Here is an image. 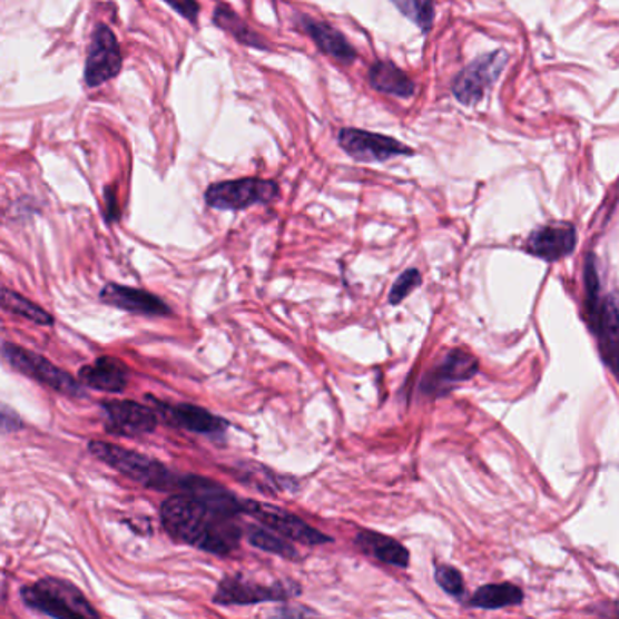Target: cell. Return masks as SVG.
<instances>
[{"label":"cell","instance_id":"6da1fadb","mask_svg":"<svg viewBox=\"0 0 619 619\" xmlns=\"http://www.w3.org/2000/svg\"><path fill=\"white\" fill-rule=\"evenodd\" d=\"M242 514V500L206 478L195 491L175 494L160 507L164 531L173 540L218 556L232 554L240 543Z\"/></svg>","mask_w":619,"mask_h":619},{"label":"cell","instance_id":"7a4b0ae2","mask_svg":"<svg viewBox=\"0 0 619 619\" xmlns=\"http://www.w3.org/2000/svg\"><path fill=\"white\" fill-rule=\"evenodd\" d=\"M88 451L109 468L153 491H175V489H183L186 492L195 491L204 482V478L177 474L153 458L144 456L140 452L129 451L120 445H114V443L91 440L88 443Z\"/></svg>","mask_w":619,"mask_h":619},{"label":"cell","instance_id":"3957f363","mask_svg":"<svg viewBox=\"0 0 619 619\" xmlns=\"http://www.w3.org/2000/svg\"><path fill=\"white\" fill-rule=\"evenodd\" d=\"M20 600L26 607L51 618L97 619L99 612L89 603L79 587L60 578H42L31 586L22 587Z\"/></svg>","mask_w":619,"mask_h":619},{"label":"cell","instance_id":"277c9868","mask_svg":"<svg viewBox=\"0 0 619 619\" xmlns=\"http://www.w3.org/2000/svg\"><path fill=\"white\" fill-rule=\"evenodd\" d=\"M2 356L11 367L17 369L20 374L28 379L53 389L57 393L65 394L69 399H86V385L80 380H75L71 374L66 373L65 369H59L51 364L50 360L24 350L20 345L4 342L2 344Z\"/></svg>","mask_w":619,"mask_h":619},{"label":"cell","instance_id":"5b68a950","mask_svg":"<svg viewBox=\"0 0 619 619\" xmlns=\"http://www.w3.org/2000/svg\"><path fill=\"white\" fill-rule=\"evenodd\" d=\"M302 595V586L295 580L276 581L271 586H261L246 580L240 574L226 576L218 583L213 603L220 607H242V605L264 603V601H287Z\"/></svg>","mask_w":619,"mask_h":619},{"label":"cell","instance_id":"8992f818","mask_svg":"<svg viewBox=\"0 0 619 619\" xmlns=\"http://www.w3.org/2000/svg\"><path fill=\"white\" fill-rule=\"evenodd\" d=\"M281 195V186L275 180L240 178L207 187L206 204L218 212H242L255 204H269Z\"/></svg>","mask_w":619,"mask_h":619},{"label":"cell","instance_id":"52a82bcc","mask_svg":"<svg viewBox=\"0 0 619 619\" xmlns=\"http://www.w3.org/2000/svg\"><path fill=\"white\" fill-rule=\"evenodd\" d=\"M242 509L247 517L255 518L261 525L267 527L276 534L284 536L289 541L302 543V546L318 547L331 543L333 538L320 532L315 527H311L307 521L291 514L289 511L281 507L269 505V503L255 502V500H242Z\"/></svg>","mask_w":619,"mask_h":619},{"label":"cell","instance_id":"ba28073f","mask_svg":"<svg viewBox=\"0 0 619 619\" xmlns=\"http://www.w3.org/2000/svg\"><path fill=\"white\" fill-rule=\"evenodd\" d=\"M122 71V51L109 26H95L86 57L85 82L88 88H99Z\"/></svg>","mask_w":619,"mask_h":619},{"label":"cell","instance_id":"9c48e42d","mask_svg":"<svg viewBox=\"0 0 619 619\" xmlns=\"http://www.w3.org/2000/svg\"><path fill=\"white\" fill-rule=\"evenodd\" d=\"M507 62L509 55L503 50L482 55L458 75L456 80L452 82V94L463 106H474L482 100L485 89L500 79Z\"/></svg>","mask_w":619,"mask_h":619},{"label":"cell","instance_id":"30bf717a","mask_svg":"<svg viewBox=\"0 0 619 619\" xmlns=\"http://www.w3.org/2000/svg\"><path fill=\"white\" fill-rule=\"evenodd\" d=\"M338 144L340 148L358 163H385L389 158L413 155V149L399 143L396 138L371 134L364 129H340Z\"/></svg>","mask_w":619,"mask_h":619},{"label":"cell","instance_id":"8fae6325","mask_svg":"<svg viewBox=\"0 0 619 619\" xmlns=\"http://www.w3.org/2000/svg\"><path fill=\"white\" fill-rule=\"evenodd\" d=\"M106 413V431L124 438L151 434L158 425L157 411L131 400H108L100 403Z\"/></svg>","mask_w":619,"mask_h":619},{"label":"cell","instance_id":"7c38bea8","mask_svg":"<svg viewBox=\"0 0 619 619\" xmlns=\"http://www.w3.org/2000/svg\"><path fill=\"white\" fill-rule=\"evenodd\" d=\"M589 320L598 336L601 358L619 376V293H610L590 307Z\"/></svg>","mask_w":619,"mask_h":619},{"label":"cell","instance_id":"4fadbf2b","mask_svg":"<svg viewBox=\"0 0 619 619\" xmlns=\"http://www.w3.org/2000/svg\"><path fill=\"white\" fill-rule=\"evenodd\" d=\"M478 369H480L478 360L472 354H469L468 351H449L445 354V358L431 373L425 374V379L422 380V387L420 389H422L423 394L438 399V396L449 393L460 382H468V380L474 379Z\"/></svg>","mask_w":619,"mask_h":619},{"label":"cell","instance_id":"5bb4252c","mask_svg":"<svg viewBox=\"0 0 619 619\" xmlns=\"http://www.w3.org/2000/svg\"><path fill=\"white\" fill-rule=\"evenodd\" d=\"M151 405L157 411L158 419L168 423L171 428L184 429L189 433L197 434H218L226 431L229 423L220 416L209 413L206 409L197 407L191 403H168L153 399Z\"/></svg>","mask_w":619,"mask_h":619},{"label":"cell","instance_id":"9a60e30c","mask_svg":"<svg viewBox=\"0 0 619 619\" xmlns=\"http://www.w3.org/2000/svg\"><path fill=\"white\" fill-rule=\"evenodd\" d=\"M99 298L102 304L111 305L131 315L171 316L173 313L171 307L163 298H158L149 291L135 289L120 284L104 285Z\"/></svg>","mask_w":619,"mask_h":619},{"label":"cell","instance_id":"2e32d148","mask_svg":"<svg viewBox=\"0 0 619 619\" xmlns=\"http://www.w3.org/2000/svg\"><path fill=\"white\" fill-rule=\"evenodd\" d=\"M576 227L570 224H556V226H546L536 229L529 240H527L525 249L532 256H538L541 261L558 262L566 258L576 249Z\"/></svg>","mask_w":619,"mask_h":619},{"label":"cell","instance_id":"e0dca14e","mask_svg":"<svg viewBox=\"0 0 619 619\" xmlns=\"http://www.w3.org/2000/svg\"><path fill=\"white\" fill-rule=\"evenodd\" d=\"M296 28L304 31L315 42L316 48L327 57H333L344 65H351L353 60H356V51L350 45V40L345 39L344 35L335 28H331L327 22L311 19L310 16H298Z\"/></svg>","mask_w":619,"mask_h":619},{"label":"cell","instance_id":"ac0fdd59","mask_svg":"<svg viewBox=\"0 0 619 619\" xmlns=\"http://www.w3.org/2000/svg\"><path fill=\"white\" fill-rule=\"evenodd\" d=\"M79 380L86 387L102 393H122L129 384V371L124 362L114 356H100L94 364L79 371Z\"/></svg>","mask_w":619,"mask_h":619},{"label":"cell","instance_id":"d6986e66","mask_svg":"<svg viewBox=\"0 0 619 619\" xmlns=\"http://www.w3.org/2000/svg\"><path fill=\"white\" fill-rule=\"evenodd\" d=\"M354 541L360 547V551L373 556L374 560L387 563V566L399 567V569L409 567L411 554L400 541L394 540L391 536L374 531H360Z\"/></svg>","mask_w":619,"mask_h":619},{"label":"cell","instance_id":"ffe728a7","mask_svg":"<svg viewBox=\"0 0 619 619\" xmlns=\"http://www.w3.org/2000/svg\"><path fill=\"white\" fill-rule=\"evenodd\" d=\"M369 82L380 94L399 97V99H411L416 94V85L403 73L399 66L387 60L374 62L369 71Z\"/></svg>","mask_w":619,"mask_h":619},{"label":"cell","instance_id":"44dd1931","mask_svg":"<svg viewBox=\"0 0 619 619\" xmlns=\"http://www.w3.org/2000/svg\"><path fill=\"white\" fill-rule=\"evenodd\" d=\"M213 22L226 31V33L232 35L233 39L240 45L249 46V48H256V50H271L267 40L261 35L256 33L247 26L246 20H242L240 17L236 16L232 8H227L226 4L215 6V11H213Z\"/></svg>","mask_w":619,"mask_h":619},{"label":"cell","instance_id":"7402d4cb","mask_svg":"<svg viewBox=\"0 0 619 619\" xmlns=\"http://www.w3.org/2000/svg\"><path fill=\"white\" fill-rule=\"evenodd\" d=\"M523 601L520 587L512 583H491L483 586L472 595L469 605L474 609L498 610L514 607Z\"/></svg>","mask_w":619,"mask_h":619},{"label":"cell","instance_id":"603a6c76","mask_svg":"<svg viewBox=\"0 0 619 619\" xmlns=\"http://www.w3.org/2000/svg\"><path fill=\"white\" fill-rule=\"evenodd\" d=\"M244 536H246L247 541H249L253 547L261 549V551L281 556V558H285V560H301V554H298L295 547L291 546V541L284 538V536L271 531L267 527L247 525Z\"/></svg>","mask_w":619,"mask_h":619},{"label":"cell","instance_id":"cb8c5ba5","mask_svg":"<svg viewBox=\"0 0 619 619\" xmlns=\"http://www.w3.org/2000/svg\"><path fill=\"white\" fill-rule=\"evenodd\" d=\"M0 304H2V310L10 311L13 315L30 320L33 324L53 325V316H51L48 311L42 310V307H39L35 302L28 301V298L19 295L16 291L8 289V287H2Z\"/></svg>","mask_w":619,"mask_h":619},{"label":"cell","instance_id":"d4e9b609","mask_svg":"<svg viewBox=\"0 0 619 619\" xmlns=\"http://www.w3.org/2000/svg\"><path fill=\"white\" fill-rule=\"evenodd\" d=\"M262 465H249V463H244L242 465V472L236 474V478L240 482L249 483V485L258 487V491L267 492V494H276L281 491H289L291 482L285 480V478L276 476L275 472L266 471L264 472Z\"/></svg>","mask_w":619,"mask_h":619},{"label":"cell","instance_id":"484cf974","mask_svg":"<svg viewBox=\"0 0 619 619\" xmlns=\"http://www.w3.org/2000/svg\"><path fill=\"white\" fill-rule=\"evenodd\" d=\"M403 16L409 20H413L423 33L433 30L434 24V4L433 0H391Z\"/></svg>","mask_w":619,"mask_h":619},{"label":"cell","instance_id":"4316f807","mask_svg":"<svg viewBox=\"0 0 619 619\" xmlns=\"http://www.w3.org/2000/svg\"><path fill=\"white\" fill-rule=\"evenodd\" d=\"M434 580L440 589L445 590L452 598H460L465 592V581L460 570L451 566H438L434 570Z\"/></svg>","mask_w":619,"mask_h":619},{"label":"cell","instance_id":"83f0119b","mask_svg":"<svg viewBox=\"0 0 619 619\" xmlns=\"http://www.w3.org/2000/svg\"><path fill=\"white\" fill-rule=\"evenodd\" d=\"M422 285V275L419 269H407L394 282L393 289L389 293V304L399 305L407 298L414 289Z\"/></svg>","mask_w":619,"mask_h":619},{"label":"cell","instance_id":"f1b7e54d","mask_svg":"<svg viewBox=\"0 0 619 619\" xmlns=\"http://www.w3.org/2000/svg\"><path fill=\"white\" fill-rule=\"evenodd\" d=\"M164 2L189 22H197L198 16H200V6L197 0H164Z\"/></svg>","mask_w":619,"mask_h":619},{"label":"cell","instance_id":"f546056e","mask_svg":"<svg viewBox=\"0 0 619 619\" xmlns=\"http://www.w3.org/2000/svg\"><path fill=\"white\" fill-rule=\"evenodd\" d=\"M104 202H106L104 215H106L108 222H118V218H120V209H118L117 195H115L111 187H106V191H104Z\"/></svg>","mask_w":619,"mask_h":619},{"label":"cell","instance_id":"4dcf8cb0","mask_svg":"<svg viewBox=\"0 0 619 619\" xmlns=\"http://www.w3.org/2000/svg\"><path fill=\"white\" fill-rule=\"evenodd\" d=\"M10 423H13V428L20 429L24 428V423L20 422L19 416L16 413H11L10 409L4 405V416H2V429L4 433H10Z\"/></svg>","mask_w":619,"mask_h":619}]
</instances>
